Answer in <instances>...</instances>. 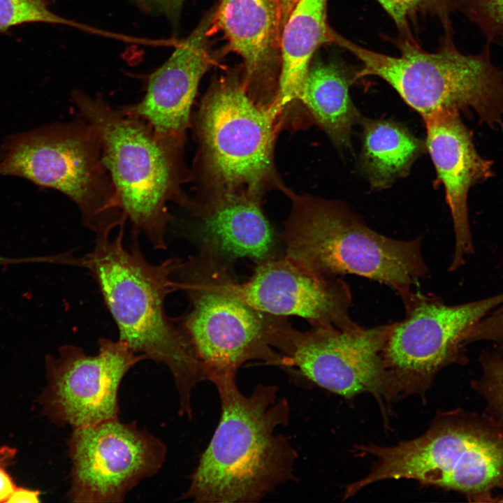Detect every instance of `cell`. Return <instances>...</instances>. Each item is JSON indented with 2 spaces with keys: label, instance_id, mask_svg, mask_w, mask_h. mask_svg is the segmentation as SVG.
Instances as JSON below:
<instances>
[{
  "label": "cell",
  "instance_id": "1",
  "mask_svg": "<svg viewBox=\"0 0 503 503\" xmlns=\"http://www.w3.org/2000/svg\"><path fill=\"white\" fill-rule=\"evenodd\" d=\"M138 235L132 231L126 247L122 226L112 239L96 238L93 250L84 256L61 254V264L87 270L117 326L119 340L169 370L179 398V414L191 418L192 393L205 377L188 335L165 309L166 298L177 291L173 273L182 258L150 263L140 249Z\"/></svg>",
  "mask_w": 503,
  "mask_h": 503
},
{
  "label": "cell",
  "instance_id": "2",
  "mask_svg": "<svg viewBox=\"0 0 503 503\" xmlns=\"http://www.w3.org/2000/svg\"><path fill=\"white\" fill-rule=\"evenodd\" d=\"M221 417L180 500L197 503H254L296 480V449L276 430L288 425L290 404L278 387L257 384L242 393L236 374L212 377Z\"/></svg>",
  "mask_w": 503,
  "mask_h": 503
},
{
  "label": "cell",
  "instance_id": "3",
  "mask_svg": "<svg viewBox=\"0 0 503 503\" xmlns=\"http://www.w3.org/2000/svg\"><path fill=\"white\" fill-rule=\"evenodd\" d=\"M289 215L279 235L284 256L323 279L355 275L391 288L400 298L430 274L423 236L402 240L370 228L345 203L289 189Z\"/></svg>",
  "mask_w": 503,
  "mask_h": 503
},
{
  "label": "cell",
  "instance_id": "4",
  "mask_svg": "<svg viewBox=\"0 0 503 503\" xmlns=\"http://www.w3.org/2000/svg\"><path fill=\"white\" fill-rule=\"evenodd\" d=\"M376 460L351 484L358 492L372 483L412 479L462 494L470 502H493L503 490V423L488 414L457 409L437 415L421 436L391 446H359Z\"/></svg>",
  "mask_w": 503,
  "mask_h": 503
},
{
  "label": "cell",
  "instance_id": "5",
  "mask_svg": "<svg viewBox=\"0 0 503 503\" xmlns=\"http://www.w3.org/2000/svg\"><path fill=\"white\" fill-rule=\"evenodd\" d=\"M80 114L96 130L102 158L132 231L143 233L155 249H166L173 217L168 204L186 207L182 186L189 179L183 147L159 138L144 120L113 108L101 98L73 94Z\"/></svg>",
  "mask_w": 503,
  "mask_h": 503
},
{
  "label": "cell",
  "instance_id": "6",
  "mask_svg": "<svg viewBox=\"0 0 503 503\" xmlns=\"http://www.w3.org/2000/svg\"><path fill=\"white\" fill-rule=\"evenodd\" d=\"M194 127L198 143L194 175L197 197L247 196L262 201L270 190L284 193L275 164L279 126L270 110L249 95L242 78H219L204 96Z\"/></svg>",
  "mask_w": 503,
  "mask_h": 503
},
{
  "label": "cell",
  "instance_id": "7",
  "mask_svg": "<svg viewBox=\"0 0 503 503\" xmlns=\"http://www.w3.org/2000/svg\"><path fill=\"white\" fill-rule=\"evenodd\" d=\"M173 277L189 300L187 311L175 320L191 342L205 380L237 374L251 360L289 369L275 347L291 323L241 300L233 290L228 265L198 252L182 259Z\"/></svg>",
  "mask_w": 503,
  "mask_h": 503
},
{
  "label": "cell",
  "instance_id": "8",
  "mask_svg": "<svg viewBox=\"0 0 503 503\" xmlns=\"http://www.w3.org/2000/svg\"><path fill=\"white\" fill-rule=\"evenodd\" d=\"M332 43L362 64L354 79L377 76L388 82L423 119L437 113L471 108L481 123L502 129L503 69L492 61L486 43L478 54H464L446 36L436 52L413 38L396 41L400 54L390 56L361 47L333 30Z\"/></svg>",
  "mask_w": 503,
  "mask_h": 503
},
{
  "label": "cell",
  "instance_id": "9",
  "mask_svg": "<svg viewBox=\"0 0 503 503\" xmlns=\"http://www.w3.org/2000/svg\"><path fill=\"white\" fill-rule=\"evenodd\" d=\"M0 176L27 179L58 190L78 207L96 238L110 236L127 219L102 158L99 137L87 122L43 126L11 136L1 147Z\"/></svg>",
  "mask_w": 503,
  "mask_h": 503
},
{
  "label": "cell",
  "instance_id": "10",
  "mask_svg": "<svg viewBox=\"0 0 503 503\" xmlns=\"http://www.w3.org/2000/svg\"><path fill=\"white\" fill-rule=\"evenodd\" d=\"M402 301L405 318L391 323L383 351L398 395L424 391L439 370L465 363L469 330L503 304V293L449 305L436 296L411 291Z\"/></svg>",
  "mask_w": 503,
  "mask_h": 503
},
{
  "label": "cell",
  "instance_id": "11",
  "mask_svg": "<svg viewBox=\"0 0 503 503\" xmlns=\"http://www.w3.org/2000/svg\"><path fill=\"white\" fill-rule=\"evenodd\" d=\"M67 445L66 498L74 503L124 502L141 481L158 473L167 454L159 438L119 418L73 428Z\"/></svg>",
  "mask_w": 503,
  "mask_h": 503
},
{
  "label": "cell",
  "instance_id": "12",
  "mask_svg": "<svg viewBox=\"0 0 503 503\" xmlns=\"http://www.w3.org/2000/svg\"><path fill=\"white\" fill-rule=\"evenodd\" d=\"M391 323L355 330L291 326L277 347L289 362L316 385L345 398L370 393L377 399L398 395L383 351Z\"/></svg>",
  "mask_w": 503,
  "mask_h": 503
},
{
  "label": "cell",
  "instance_id": "13",
  "mask_svg": "<svg viewBox=\"0 0 503 503\" xmlns=\"http://www.w3.org/2000/svg\"><path fill=\"white\" fill-rule=\"evenodd\" d=\"M98 352L65 344L45 357L47 384L39 398L43 414L59 426L76 428L117 418L119 389L126 374L143 360L120 340L101 337Z\"/></svg>",
  "mask_w": 503,
  "mask_h": 503
},
{
  "label": "cell",
  "instance_id": "14",
  "mask_svg": "<svg viewBox=\"0 0 503 503\" xmlns=\"http://www.w3.org/2000/svg\"><path fill=\"white\" fill-rule=\"evenodd\" d=\"M232 288L246 303L270 314L345 331L362 327L350 316L352 293L346 282L313 275L284 255L256 264L247 281L234 279Z\"/></svg>",
  "mask_w": 503,
  "mask_h": 503
},
{
  "label": "cell",
  "instance_id": "15",
  "mask_svg": "<svg viewBox=\"0 0 503 503\" xmlns=\"http://www.w3.org/2000/svg\"><path fill=\"white\" fill-rule=\"evenodd\" d=\"M282 28L278 0H221L207 31L221 33L228 50L241 57L247 91L267 110L277 93Z\"/></svg>",
  "mask_w": 503,
  "mask_h": 503
},
{
  "label": "cell",
  "instance_id": "16",
  "mask_svg": "<svg viewBox=\"0 0 503 503\" xmlns=\"http://www.w3.org/2000/svg\"><path fill=\"white\" fill-rule=\"evenodd\" d=\"M212 13L176 47L148 78L146 92L139 102L120 109L147 122L167 142L184 147L190 126L191 105L203 75L212 65L207 43Z\"/></svg>",
  "mask_w": 503,
  "mask_h": 503
},
{
  "label": "cell",
  "instance_id": "17",
  "mask_svg": "<svg viewBox=\"0 0 503 503\" xmlns=\"http://www.w3.org/2000/svg\"><path fill=\"white\" fill-rule=\"evenodd\" d=\"M194 217L199 252L229 266L247 258L256 264L276 258L282 240L265 216L261 200L247 196L196 197L187 206Z\"/></svg>",
  "mask_w": 503,
  "mask_h": 503
},
{
  "label": "cell",
  "instance_id": "18",
  "mask_svg": "<svg viewBox=\"0 0 503 503\" xmlns=\"http://www.w3.org/2000/svg\"><path fill=\"white\" fill-rule=\"evenodd\" d=\"M424 120L425 147L444 185L455 233V249L449 271L458 269L472 252L468 219L469 189L492 175V162L477 152L458 110L437 113Z\"/></svg>",
  "mask_w": 503,
  "mask_h": 503
},
{
  "label": "cell",
  "instance_id": "19",
  "mask_svg": "<svg viewBox=\"0 0 503 503\" xmlns=\"http://www.w3.org/2000/svg\"><path fill=\"white\" fill-rule=\"evenodd\" d=\"M328 0H298L286 20L280 41V72L275 112L281 117L301 109L304 82L316 50L332 43Z\"/></svg>",
  "mask_w": 503,
  "mask_h": 503
},
{
  "label": "cell",
  "instance_id": "20",
  "mask_svg": "<svg viewBox=\"0 0 503 503\" xmlns=\"http://www.w3.org/2000/svg\"><path fill=\"white\" fill-rule=\"evenodd\" d=\"M354 78L333 63L310 66L300 104L309 123L317 124L339 148L351 145L353 126L361 117L349 95Z\"/></svg>",
  "mask_w": 503,
  "mask_h": 503
},
{
  "label": "cell",
  "instance_id": "21",
  "mask_svg": "<svg viewBox=\"0 0 503 503\" xmlns=\"http://www.w3.org/2000/svg\"><path fill=\"white\" fill-rule=\"evenodd\" d=\"M358 122L363 128L360 163L374 189H386L407 176L426 150L425 142L400 123L362 116Z\"/></svg>",
  "mask_w": 503,
  "mask_h": 503
},
{
  "label": "cell",
  "instance_id": "22",
  "mask_svg": "<svg viewBox=\"0 0 503 503\" xmlns=\"http://www.w3.org/2000/svg\"><path fill=\"white\" fill-rule=\"evenodd\" d=\"M393 20L404 38H412L409 32L410 22L418 15L431 13L436 15L446 31L451 36L452 27L450 13L451 0H377Z\"/></svg>",
  "mask_w": 503,
  "mask_h": 503
},
{
  "label": "cell",
  "instance_id": "23",
  "mask_svg": "<svg viewBox=\"0 0 503 503\" xmlns=\"http://www.w3.org/2000/svg\"><path fill=\"white\" fill-rule=\"evenodd\" d=\"M481 374L472 387L484 400L488 414L503 423V358L486 353L481 358Z\"/></svg>",
  "mask_w": 503,
  "mask_h": 503
},
{
  "label": "cell",
  "instance_id": "24",
  "mask_svg": "<svg viewBox=\"0 0 503 503\" xmlns=\"http://www.w3.org/2000/svg\"><path fill=\"white\" fill-rule=\"evenodd\" d=\"M33 22L75 24L51 11L46 0H0V32Z\"/></svg>",
  "mask_w": 503,
  "mask_h": 503
},
{
  "label": "cell",
  "instance_id": "25",
  "mask_svg": "<svg viewBox=\"0 0 503 503\" xmlns=\"http://www.w3.org/2000/svg\"><path fill=\"white\" fill-rule=\"evenodd\" d=\"M490 44L503 36V0H451Z\"/></svg>",
  "mask_w": 503,
  "mask_h": 503
},
{
  "label": "cell",
  "instance_id": "26",
  "mask_svg": "<svg viewBox=\"0 0 503 503\" xmlns=\"http://www.w3.org/2000/svg\"><path fill=\"white\" fill-rule=\"evenodd\" d=\"M470 342L490 341L503 352V304L477 322L469 333Z\"/></svg>",
  "mask_w": 503,
  "mask_h": 503
},
{
  "label": "cell",
  "instance_id": "27",
  "mask_svg": "<svg viewBox=\"0 0 503 503\" xmlns=\"http://www.w3.org/2000/svg\"><path fill=\"white\" fill-rule=\"evenodd\" d=\"M15 455V449L8 446L0 449V502H7L17 486L6 470Z\"/></svg>",
  "mask_w": 503,
  "mask_h": 503
},
{
  "label": "cell",
  "instance_id": "28",
  "mask_svg": "<svg viewBox=\"0 0 503 503\" xmlns=\"http://www.w3.org/2000/svg\"><path fill=\"white\" fill-rule=\"evenodd\" d=\"M145 7L151 5L171 20H176L184 0H143Z\"/></svg>",
  "mask_w": 503,
  "mask_h": 503
},
{
  "label": "cell",
  "instance_id": "29",
  "mask_svg": "<svg viewBox=\"0 0 503 503\" xmlns=\"http://www.w3.org/2000/svg\"><path fill=\"white\" fill-rule=\"evenodd\" d=\"M40 491L17 487L7 502H40Z\"/></svg>",
  "mask_w": 503,
  "mask_h": 503
},
{
  "label": "cell",
  "instance_id": "30",
  "mask_svg": "<svg viewBox=\"0 0 503 503\" xmlns=\"http://www.w3.org/2000/svg\"><path fill=\"white\" fill-rule=\"evenodd\" d=\"M278 1L280 7L282 26L284 27L291 10L298 0H278Z\"/></svg>",
  "mask_w": 503,
  "mask_h": 503
},
{
  "label": "cell",
  "instance_id": "31",
  "mask_svg": "<svg viewBox=\"0 0 503 503\" xmlns=\"http://www.w3.org/2000/svg\"><path fill=\"white\" fill-rule=\"evenodd\" d=\"M24 259L23 258H4L0 257V265L23 263Z\"/></svg>",
  "mask_w": 503,
  "mask_h": 503
},
{
  "label": "cell",
  "instance_id": "32",
  "mask_svg": "<svg viewBox=\"0 0 503 503\" xmlns=\"http://www.w3.org/2000/svg\"><path fill=\"white\" fill-rule=\"evenodd\" d=\"M494 43L499 45L503 49V36L497 38Z\"/></svg>",
  "mask_w": 503,
  "mask_h": 503
},
{
  "label": "cell",
  "instance_id": "33",
  "mask_svg": "<svg viewBox=\"0 0 503 503\" xmlns=\"http://www.w3.org/2000/svg\"><path fill=\"white\" fill-rule=\"evenodd\" d=\"M503 502V496L495 497L493 502Z\"/></svg>",
  "mask_w": 503,
  "mask_h": 503
},
{
  "label": "cell",
  "instance_id": "34",
  "mask_svg": "<svg viewBox=\"0 0 503 503\" xmlns=\"http://www.w3.org/2000/svg\"><path fill=\"white\" fill-rule=\"evenodd\" d=\"M136 1L138 2V3H139L141 6L145 7L143 0H136Z\"/></svg>",
  "mask_w": 503,
  "mask_h": 503
},
{
  "label": "cell",
  "instance_id": "35",
  "mask_svg": "<svg viewBox=\"0 0 503 503\" xmlns=\"http://www.w3.org/2000/svg\"><path fill=\"white\" fill-rule=\"evenodd\" d=\"M2 155H3V150H2V148L1 147V149H0V159H1V157H2Z\"/></svg>",
  "mask_w": 503,
  "mask_h": 503
},
{
  "label": "cell",
  "instance_id": "36",
  "mask_svg": "<svg viewBox=\"0 0 503 503\" xmlns=\"http://www.w3.org/2000/svg\"><path fill=\"white\" fill-rule=\"evenodd\" d=\"M273 113H274V112H273ZM274 114H275V113H274ZM297 115H298V114H297ZM302 112L298 116V117L300 118V117L302 116ZM276 117H277V116H276ZM277 118H278V117H277ZM278 119H279L281 122L283 121V120H282V119H279V118H278Z\"/></svg>",
  "mask_w": 503,
  "mask_h": 503
}]
</instances>
